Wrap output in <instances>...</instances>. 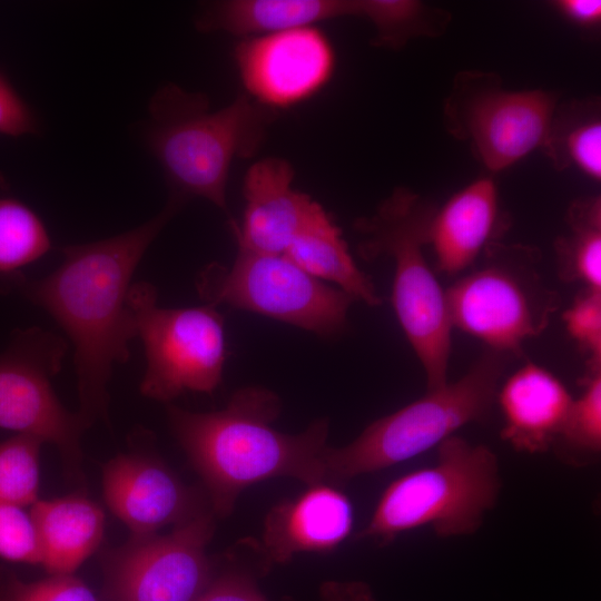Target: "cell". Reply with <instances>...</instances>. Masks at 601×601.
<instances>
[{
	"instance_id": "6da1fadb",
	"label": "cell",
	"mask_w": 601,
	"mask_h": 601,
	"mask_svg": "<svg viewBox=\"0 0 601 601\" xmlns=\"http://www.w3.org/2000/svg\"><path fill=\"white\" fill-rule=\"evenodd\" d=\"M168 198L155 217L100 240L61 247L60 265L40 278L28 277L19 294L46 311L73 346L78 413L88 427L106 418L114 366L129 358L136 337L128 305L132 276L166 224L183 208Z\"/></svg>"
},
{
	"instance_id": "7a4b0ae2",
	"label": "cell",
	"mask_w": 601,
	"mask_h": 601,
	"mask_svg": "<svg viewBox=\"0 0 601 601\" xmlns=\"http://www.w3.org/2000/svg\"><path fill=\"white\" fill-rule=\"evenodd\" d=\"M279 413V397L258 386L237 390L215 412L168 405L170 428L203 480L214 515H229L245 489L273 477L326 483L327 418L287 434L272 426Z\"/></svg>"
},
{
	"instance_id": "3957f363",
	"label": "cell",
	"mask_w": 601,
	"mask_h": 601,
	"mask_svg": "<svg viewBox=\"0 0 601 601\" xmlns=\"http://www.w3.org/2000/svg\"><path fill=\"white\" fill-rule=\"evenodd\" d=\"M274 119L275 110L246 93L211 109L204 93L168 83L149 100L144 136L162 168L170 198L185 205L200 197L227 211L234 160L257 154Z\"/></svg>"
},
{
	"instance_id": "277c9868",
	"label": "cell",
	"mask_w": 601,
	"mask_h": 601,
	"mask_svg": "<svg viewBox=\"0 0 601 601\" xmlns=\"http://www.w3.org/2000/svg\"><path fill=\"white\" fill-rule=\"evenodd\" d=\"M434 210L418 194L398 187L354 225L364 237L358 246L364 259L388 256L394 262L392 304L424 370L427 391L449 382L453 329L445 290L424 255Z\"/></svg>"
},
{
	"instance_id": "5b68a950",
	"label": "cell",
	"mask_w": 601,
	"mask_h": 601,
	"mask_svg": "<svg viewBox=\"0 0 601 601\" xmlns=\"http://www.w3.org/2000/svg\"><path fill=\"white\" fill-rule=\"evenodd\" d=\"M436 450L433 465L390 483L357 539L384 544L421 528L441 538L471 535L481 528L502 487L496 454L457 435Z\"/></svg>"
},
{
	"instance_id": "8992f818",
	"label": "cell",
	"mask_w": 601,
	"mask_h": 601,
	"mask_svg": "<svg viewBox=\"0 0 601 601\" xmlns=\"http://www.w3.org/2000/svg\"><path fill=\"white\" fill-rule=\"evenodd\" d=\"M510 354L486 349L457 381L371 423L351 443L327 446L326 483L336 485L413 459L485 417Z\"/></svg>"
},
{
	"instance_id": "52a82bcc",
	"label": "cell",
	"mask_w": 601,
	"mask_h": 601,
	"mask_svg": "<svg viewBox=\"0 0 601 601\" xmlns=\"http://www.w3.org/2000/svg\"><path fill=\"white\" fill-rule=\"evenodd\" d=\"M535 248L491 244L482 263L445 290L451 325L489 349L518 353L540 335L559 307V295L538 270Z\"/></svg>"
},
{
	"instance_id": "ba28073f",
	"label": "cell",
	"mask_w": 601,
	"mask_h": 601,
	"mask_svg": "<svg viewBox=\"0 0 601 601\" xmlns=\"http://www.w3.org/2000/svg\"><path fill=\"white\" fill-rule=\"evenodd\" d=\"M128 305L146 358L140 393L170 402L185 392L211 394L226 357L223 315L216 306L162 307L147 282L132 283Z\"/></svg>"
},
{
	"instance_id": "9c48e42d",
	"label": "cell",
	"mask_w": 601,
	"mask_h": 601,
	"mask_svg": "<svg viewBox=\"0 0 601 601\" xmlns=\"http://www.w3.org/2000/svg\"><path fill=\"white\" fill-rule=\"evenodd\" d=\"M229 266L207 265L196 277L199 296L274 318L319 336L344 331L355 300L351 295L311 276L284 254H267L237 245Z\"/></svg>"
},
{
	"instance_id": "30bf717a",
	"label": "cell",
	"mask_w": 601,
	"mask_h": 601,
	"mask_svg": "<svg viewBox=\"0 0 601 601\" xmlns=\"http://www.w3.org/2000/svg\"><path fill=\"white\" fill-rule=\"evenodd\" d=\"M558 106L554 92L510 90L495 73L465 70L445 99L444 124L494 174L542 150Z\"/></svg>"
},
{
	"instance_id": "8fae6325",
	"label": "cell",
	"mask_w": 601,
	"mask_h": 601,
	"mask_svg": "<svg viewBox=\"0 0 601 601\" xmlns=\"http://www.w3.org/2000/svg\"><path fill=\"white\" fill-rule=\"evenodd\" d=\"M67 352V341L51 331L13 329L0 352V427L53 444L77 475L80 437L88 425L78 412L62 405L52 386Z\"/></svg>"
},
{
	"instance_id": "7c38bea8",
	"label": "cell",
	"mask_w": 601,
	"mask_h": 601,
	"mask_svg": "<svg viewBox=\"0 0 601 601\" xmlns=\"http://www.w3.org/2000/svg\"><path fill=\"white\" fill-rule=\"evenodd\" d=\"M214 513L201 511L164 535L131 538L104 562L109 601H196L213 579L206 548Z\"/></svg>"
},
{
	"instance_id": "4fadbf2b",
	"label": "cell",
	"mask_w": 601,
	"mask_h": 601,
	"mask_svg": "<svg viewBox=\"0 0 601 601\" xmlns=\"http://www.w3.org/2000/svg\"><path fill=\"white\" fill-rule=\"evenodd\" d=\"M235 61L246 95L276 110L317 93L334 72L335 52L322 30L304 27L245 38Z\"/></svg>"
},
{
	"instance_id": "5bb4252c",
	"label": "cell",
	"mask_w": 601,
	"mask_h": 601,
	"mask_svg": "<svg viewBox=\"0 0 601 601\" xmlns=\"http://www.w3.org/2000/svg\"><path fill=\"white\" fill-rule=\"evenodd\" d=\"M102 491L108 508L132 538L156 534L201 512L190 489L170 469L142 454H120L109 461L102 471Z\"/></svg>"
},
{
	"instance_id": "9a60e30c",
	"label": "cell",
	"mask_w": 601,
	"mask_h": 601,
	"mask_svg": "<svg viewBox=\"0 0 601 601\" xmlns=\"http://www.w3.org/2000/svg\"><path fill=\"white\" fill-rule=\"evenodd\" d=\"M294 176L293 166L279 157H267L249 167L243 187L242 227L230 220L237 245L284 254L293 239L325 213L311 196L293 187Z\"/></svg>"
},
{
	"instance_id": "2e32d148",
	"label": "cell",
	"mask_w": 601,
	"mask_h": 601,
	"mask_svg": "<svg viewBox=\"0 0 601 601\" xmlns=\"http://www.w3.org/2000/svg\"><path fill=\"white\" fill-rule=\"evenodd\" d=\"M267 513L258 550L267 566L284 564L302 552L335 550L352 532L354 510L335 485L318 483Z\"/></svg>"
},
{
	"instance_id": "e0dca14e",
	"label": "cell",
	"mask_w": 601,
	"mask_h": 601,
	"mask_svg": "<svg viewBox=\"0 0 601 601\" xmlns=\"http://www.w3.org/2000/svg\"><path fill=\"white\" fill-rule=\"evenodd\" d=\"M506 228L497 185L491 176H483L435 208L427 245L439 272L453 276L473 266Z\"/></svg>"
},
{
	"instance_id": "ac0fdd59",
	"label": "cell",
	"mask_w": 601,
	"mask_h": 601,
	"mask_svg": "<svg viewBox=\"0 0 601 601\" xmlns=\"http://www.w3.org/2000/svg\"><path fill=\"white\" fill-rule=\"evenodd\" d=\"M503 414L501 437L529 454L549 451L562 432L573 397L549 370L528 363L497 388Z\"/></svg>"
},
{
	"instance_id": "d6986e66",
	"label": "cell",
	"mask_w": 601,
	"mask_h": 601,
	"mask_svg": "<svg viewBox=\"0 0 601 601\" xmlns=\"http://www.w3.org/2000/svg\"><path fill=\"white\" fill-rule=\"evenodd\" d=\"M342 17H353V0H221L206 4L195 24L201 32L249 38Z\"/></svg>"
},
{
	"instance_id": "ffe728a7",
	"label": "cell",
	"mask_w": 601,
	"mask_h": 601,
	"mask_svg": "<svg viewBox=\"0 0 601 601\" xmlns=\"http://www.w3.org/2000/svg\"><path fill=\"white\" fill-rule=\"evenodd\" d=\"M40 548V564L50 574H71L101 543L105 514L83 495L38 500L30 511Z\"/></svg>"
},
{
	"instance_id": "44dd1931",
	"label": "cell",
	"mask_w": 601,
	"mask_h": 601,
	"mask_svg": "<svg viewBox=\"0 0 601 601\" xmlns=\"http://www.w3.org/2000/svg\"><path fill=\"white\" fill-rule=\"evenodd\" d=\"M284 255L311 276L336 284L355 300L370 306L382 303L372 280L355 264L341 229L326 211L293 239Z\"/></svg>"
},
{
	"instance_id": "7402d4cb",
	"label": "cell",
	"mask_w": 601,
	"mask_h": 601,
	"mask_svg": "<svg viewBox=\"0 0 601 601\" xmlns=\"http://www.w3.org/2000/svg\"><path fill=\"white\" fill-rule=\"evenodd\" d=\"M41 217L16 196L0 173V295L19 293L29 276L24 269L51 249Z\"/></svg>"
},
{
	"instance_id": "603a6c76",
	"label": "cell",
	"mask_w": 601,
	"mask_h": 601,
	"mask_svg": "<svg viewBox=\"0 0 601 601\" xmlns=\"http://www.w3.org/2000/svg\"><path fill=\"white\" fill-rule=\"evenodd\" d=\"M558 170L575 168L592 180L601 179V117L597 99L556 108L542 148Z\"/></svg>"
},
{
	"instance_id": "cb8c5ba5",
	"label": "cell",
	"mask_w": 601,
	"mask_h": 601,
	"mask_svg": "<svg viewBox=\"0 0 601 601\" xmlns=\"http://www.w3.org/2000/svg\"><path fill=\"white\" fill-rule=\"evenodd\" d=\"M566 231L555 244L560 277L601 290V200L585 197L573 201L565 217Z\"/></svg>"
},
{
	"instance_id": "d4e9b609",
	"label": "cell",
	"mask_w": 601,
	"mask_h": 601,
	"mask_svg": "<svg viewBox=\"0 0 601 601\" xmlns=\"http://www.w3.org/2000/svg\"><path fill=\"white\" fill-rule=\"evenodd\" d=\"M354 17L375 29L374 45L401 49L410 40L442 35L450 21L444 10L417 0H354Z\"/></svg>"
},
{
	"instance_id": "484cf974",
	"label": "cell",
	"mask_w": 601,
	"mask_h": 601,
	"mask_svg": "<svg viewBox=\"0 0 601 601\" xmlns=\"http://www.w3.org/2000/svg\"><path fill=\"white\" fill-rule=\"evenodd\" d=\"M42 444L22 434L0 443V503L24 508L38 501Z\"/></svg>"
},
{
	"instance_id": "4316f807",
	"label": "cell",
	"mask_w": 601,
	"mask_h": 601,
	"mask_svg": "<svg viewBox=\"0 0 601 601\" xmlns=\"http://www.w3.org/2000/svg\"><path fill=\"white\" fill-rule=\"evenodd\" d=\"M582 385L556 443L571 453L595 455L601 451V372L585 374Z\"/></svg>"
},
{
	"instance_id": "83f0119b",
	"label": "cell",
	"mask_w": 601,
	"mask_h": 601,
	"mask_svg": "<svg viewBox=\"0 0 601 601\" xmlns=\"http://www.w3.org/2000/svg\"><path fill=\"white\" fill-rule=\"evenodd\" d=\"M571 338L585 356L588 372H601V290L583 288L563 313Z\"/></svg>"
},
{
	"instance_id": "f1b7e54d",
	"label": "cell",
	"mask_w": 601,
	"mask_h": 601,
	"mask_svg": "<svg viewBox=\"0 0 601 601\" xmlns=\"http://www.w3.org/2000/svg\"><path fill=\"white\" fill-rule=\"evenodd\" d=\"M1 601H98L91 589L72 574L24 582L12 573L0 574Z\"/></svg>"
},
{
	"instance_id": "f546056e",
	"label": "cell",
	"mask_w": 601,
	"mask_h": 601,
	"mask_svg": "<svg viewBox=\"0 0 601 601\" xmlns=\"http://www.w3.org/2000/svg\"><path fill=\"white\" fill-rule=\"evenodd\" d=\"M0 558L20 563H40L37 529L22 506L0 503Z\"/></svg>"
},
{
	"instance_id": "4dcf8cb0",
	"label": "cell",
	"mask_w": 601,
	"mask_h": 601,
	"mask_svg": "<svg viewBox=\"0 0 601 601\" xmlns=\"http://www.w3.org/2000/svg\"><path fill=\"white\" fill-rule=\"evenodd\" d=\"M40 129L31 108L0 71V135L19 138L38 134Z\"/></svg>"
},
{
	"instance_id": "1f68e13d",
	"label": "cell",
	"mask_w": 601,
	"mask_h": 601,
	"mask_svg": "<svg viewBox=\"0 0 601 601\" xmlns=\"http://www.w3.org/2000/svg\"><path fill=\"white\" fill-rule=\"evenodd\" d=\"M196 601H268L254 578L245 571L230 570L213 578Z\"/></svg>"
},
{
	"instance_id": "d6a6232c",
	"label": "cell",
	"mask_w": 601,
	"mask_h": 601,
	"mask_svg": "<svg viewBox=\"0 0 601 601\" xmlns=\"http://www.w3.org/2000/svg\"><path fill=\"white\" fill-rule=\"evenodd\" d=\"M553 7L568 21L582 28H594L601 22L600 0H558Z\"/></svg>"
},
{
	"instance_id": "836d02e7",
	"label": "cell",
	"mask_w": 601,
	"mask_h": 601,
	"mask_svg": "<svg viewBox=\"0 0 601 601\" xmlns=\"http://www.w3.org/2000/svg\"><path fill=\"white\" fill-rule=\"evenodd\" d=\"M319 601H376L363 581H326L319 587Z\"/></svg>"
},
{
	"instance_id": "e575fe53",
	"label": "cell",
	"mask_w": 601,
	"mask_h": 601,
	"mask_svg": "<svg viewBox=\"0 0 601 601\" xmlns=\"http://www.w3.org/2000/svg\"><path fill=\"white\" fill-rule=\"evenodd\" d=\"M0 601H1V599H0Z\"/></svg>"
}]
</instances>
